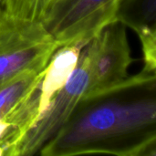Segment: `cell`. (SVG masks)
I'll list each match as a JSON object with an SVG mask.
<instances>
[{
  "label": "cell",
  "instance_id": "cell-6",
  "mask_svg": "<svg viewBox=\"0 0 156 156\" xmlns=\"http://www.w3.org/2000/svg\"><path fill=\"white\" fill-rule=\"evenodd\" d=\"M81 50L82 48L80 46H65L59 48L51 58L38 89L37 119L46 112L55 95L68 81L77 66Z\"/></svg>",
  "mask_w": 156,
  "mask_h": 156
},
{
  "label": "cell",
  "instance_id": "cell-8",
  "mask_svg": "<svg viewBox=\"0 0 156 156\" xmlns=\"http://www.w3.org/2000/svg\"><path fill=\"white\" fill-rule=\"evenodd\" d=\"M123 25L128 26L136 32L142 43L144 54V70L155 73L156 69V31L154 25L146 22L121 16L119 19Z\"/></svg>",
  "mask_w": 156,
  "mask_h": 156
},
{
  "label": "cell",
  "instance_id": "cell-7",
  "mask_svg": "<svg viewBox=\"0 0 156 156\" xmlns=\"http://www.w3.org/2000/svg\"><path fill=\"white\" fill-rule=\"evenodd\" d=\"M70 0H3L2 9L8 16L47 25Z\"/></svg>",
  "mask_w": 156,
  "mask_h": 156
},
{
  "label": "cell",
  "instance_id": "cell-5",
  "mask_svg": "<svg viewBox=\"0 0 156 156\" xmlns=\"http://www.w3.org/2000/svg\"><path fill=\"white\" fill-rule=\"evenodd\" d=\"M127 0H70L47 25L58 47L82 48L106 27L118 22Z\"/></svg>",
  "mask_w": 156,
  "mask_h": 156
},
{
  "label": "cell",
  "instance_id": "cell-1",
  "mask_svg": "<svg viewBox=\"0 0 156 156\" xmlns=\"http://www.w3.org/2000/svg\"><path fill=\"white\" fill-rule=\"evenodd\" d=\"M154 98L109 101L96 105L72 119L39 151L44 156L90 154L99 144L154 128Z\"/></svg>",
  "mask_w": 156,
  "mask_h": 156
},
{
  "label": "cell",
  "instance_id": "cell-4",
  "mask_svg": "<svg viewBox=\"0 0 156 156\" xmlns=\"http://www.w3.org/2000/svg\"><path fill=\"white\" fill-rule=\"evenodd\" d=\"M90 84V67L82 48L77 66L63 88L55 95L46 112L28 132L5 155L28 156L39 151L72 119L78 108L84 103Z\"/></svg>",
  "mask_w": 156,
  "mask_h": 156
},
{
  "label": "cell",
  "instance_id": "cell-10",
  "mask_svg": "<svg viewBox=\"0 0 156 156\" xmlns=\"http://www.w3.org/2000/svg\"><path fill=\"white\" fill-rule=\"evenodd\" d=\"M4 154H5V150H4V148H3V147H1V146H0V156L4 155Z\"/></svg>",
  "mask_w": 156,
  "mask_h": 156
},
{
  "label": "cell",
  "instance_id": "cell-3",
  "mask_svg": "<svg viewBox=\"0 0 156 156\" xmlns=\"http://www.w3.org/2000/svg\"><path fill=\"white\" fill-rule=\"evenodd\" d=\"M59 48L45 24L0 9V90L27 71L45 70Z\"/></svg>",
  "mask_w": 156,
  "mask_h": 156
},
{
  "label": "cell",
  "instance_id": "cell-9",
  "mask_svg": "<svg viewBox=\"0 0 156 156\" xmlns=\"http://www.w3.org/2000/svg\"><path fill=\"white\" fill-rule=\"evenodd\" d=\"M9 129H10V125L0 118V140L6 134Z\"/></svg>",
  "mask_w": 156,
  "mask_h": 156
},
{
  "label": "cell",
  "instance_id": "cell-2",
  "mask_svg": "<svg viewBox=\"0 0 156 156\" xmlns=\"http://www.w3.org/2000/svg\"><path fill=\"white\" fill-rule=\"evenodd\" d=\"M83 49L90 67L84 103L155 82V73L144 69L134 76L128 75L133 58L125 25L120 21L106 27Z\"/></svg>",
  "mask_w": 156,
  "mask_h": 156
},
{
  "label": "cell",
  "instance_id": "cell-11",
  "mask_svg": "<svg viewBox=\"0 0 156 156\" xmlns=\"http://www.w3.org/2000/svg\"><path fill=\"white\" fill-rule=\"evenodd\" d=\"M2 3H3V0H0V9L2 8Z\"/></svg>",
  "mask_w": 156,
  "mask_h": 156
}]
</instances>
